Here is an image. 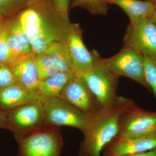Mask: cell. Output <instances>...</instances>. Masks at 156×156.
I'll return each mask as SVG.
<instances>
[{
  "label": "cell",
  "instance_id": "6da1fadb",
  "mask_svg": "<svg viewBox=\"0 0 156 156\" xmlns=\"http://www.w3.org/2000/svg\"><path fill=\"white\" fill-rule=\"evenodd\" d=\"M107 110L95 117L86 131L78 156H101L104 148L119 134L121 113L132 101Z\"/></svg>",
  "mask_w": 156,
  "mask_h": 156
},
{
  "label": "cell",
  "instance_id": "7a4b0ae2",
  "mask_svg": "<svg viewBox=\"0 0 156 156\" xmlns=\"http://www.w3.org/2000/svg\"><path fill=\"white\" fill-rule=\"evenodd\" d=\"M94 66L82 76L104 108L109 109L127 103L130 99L117 95L119 77L110 69L97 50L91 51Z\"/></svg>",
  "mask_w": 156,
  "mask_h": 156
},
{
  "label": "cell",
  "instance_id": "3957f363",
  "mask_svg": "<svg viewBox=\"0 0 156 156\" xmlns=\"http://www.w3.org/2000/svg\"><path fill=\"white\" fill-rule=\"evenodd\" d=\"M18 142L19 156H60L64 144L60 127L46 126L29 132Z\"/></svg>",
  "mask_w": 156,
  "mask_h": 156
},
{
  "label": "cell",
  "instance_id": "277c9868",
  "mask_svg": "<svg viewBox=\"0 0 156 156\" xmlns=\"http://www.w3.org/2000/svg\"><path fill=\"white\" fill-rule=\"evenodd\" d=\"M43 102L46 126H69L80 130H87L95 116L85 112L59 98Z\"/></svg>",
  "mask_w": 156,
  "mask_h": 156
},
{
  "label": "cell",
  "instance_id": "5b68a950",
  "mask_svg": "<svg viewBox=\"0 0 156 156\" xmlns=\"http://www.w3.org/2000/svg\"><path fill=\"white\" fill-rule=\"evenodd\" d=\"M118 134L125 137L156 135V112L140 108L132 101L120 115Z\"/></svg>",
  "mask_w": 156,
  "mask_h": 156
},
{
  "label": "cell",
  "instance_id": "8992f818",
  "mask_svg": "<svg viewBox=\"0 0 156 156\" xmlns=\"http://www.w3.org/2000/svg\"><path fill=\"white\" fill-rule=\"evenodd\" d=\"M104 61L119 77H126L150 90L145 78L144 56L129 46L124 47L116 54Z\"/></svg>",
  "mask_w": 156,
  "mask_h": 156
},
{
  "label": "cell",
  "instance_id": "52a82bcc",
  "mask_svg": "<svg viewBox=\"0 0 156 156\" xmlns=\"http://www.w3.org/2000/svg\"><path fill=\"white\" fill-rule=\"evenodd\" d=\"M59 98L93 116L107 110L89 89L82 76L76 74L62 89Z\"/></svg>",
  "mask_w": 156,
  "mask_h": 156
},
{
  "label": "cell",
  "instance_id": "ba28073f",
  "mask_svg": "<svg viewBox=\"0 0 156 156\" xmlns=\"http://www.w3.org/2000/svg\"><path fill=\"white\" fill-rule=\"evenodd\" d=\"M8 115V128L15 132L18 142L29 132L45 126L44 105L39 100L12 110Z\"/></svg>",
  "mask_w": 156,
  "mask_h": 156
},
{
  "label": "cell",
  "instance_id": "9c48e42d",
  "mask_svg": "<svg viewBox=\"0 0 156 156\" xmlns=\"http://www.w3.org/2000/svg\"><path fill=\"white\" fill-rule=\"evenodd\" d=\"M123 42L144 56L156 59V28L150 18L130 22Z\"/></svg>",
  "mask_w": 156,
  "mask_h": 156
},
{
  "label": "cell",
  "instance_id": "30bf717a",
  "mask_svg": "<svg viewBox=\"0 0 156 156\" xmlns=\"http://www.w3.org/2000/svg\"><path fill=\"white\" fill-rule=\"evenodd\" d=\"M82 34L79 24L70 23L66 43L71 57L73 69L79 75L88 72L94 66L92 53L85 46Z\"/></svg>",
  "mask_w": 156,
  "mask_h": 156
},
{
  "label": "cell",
  "instance_id": "8fae6325",
  "mask_svg": "<svg viewBox=\"0 0 156 156\" xmlns=\"http://www.w3.org/2000/svg\"><path fill=\"white\" fill-rule=\"evenodd\" d=\"M156 148V134L140 137H125L117 134L108 144L101 156H126Z\"/></svg>",
  "mask_w": 156,
  "mask_h": 156
},
{
  "label": "cell",
  "instance_id": "7c38bea8",
  "mask_svg": "<svg viewBox=\"0 0 156 156\" xmlns=\"http://www.w3.org/2000/svg\"><path fill=\"white\" fill-rule=\"evenodd\" d=\"M36 54L32 52L9 66L16 83L25 89L35 92H36L40 81L36 64Z\"/></svg>",
  "mask_w": 156,
  "mask_h": 156
},
{
  "label": "cell",
  "instance_id": "4fadbf2b",
  "mask_svg": "<svg viewBox=\"0 0 156 156\" xmlns=\"http://www.w3.org/2000/svg\"><path fill=\"white\" fill-rule=\"evenodd\" d=\"M38 100L36 92L27 90L17 83L0 90V107L5 109L11 111Z\"/></svg>",
  "mask_w": 156,
  "mask_h": 156
},
{
  "label": "cell",
  "instance_id": "5bb4252c",
  "mask_svg": "<svg viewBox=\"0 0 156 156\" xmlns=\"http://www.w3.org/2000/svg\"><path fill=\"white\" fill-rule=\"evenodd\" d=\"M76 74L73 70L58 72L48 79L40 81L36 91L38 100L44 102L51 98H59L65 85Z\"/></svg>",
  "mask_w": 156,
  "mask_h": 156
},
{
  "label": "cell",
  "instance_id": "9a60e30c",
  "mask_svg": "<svg viewBox=\"0 0 156 156\" xmlns=\"http://www.w3.org/2000/svg\"><path fill=\"white\" fill-rule=\"evenodd\" d=\"M108 4L117 5L126 12L130 20L134 22L150 18L155 11L152 1L142 0H108Z\"/></svg>",
  "mask_w": 156,
  "mask_h": 156
},
{
  "label": "cell",
  "instance_id": "2e32d148",
  "mask_svg": "<svg viewBox=\"0 0 156 156\" xmlns=\"http://www.w3.org/2000/svg\"><path fill=\"white\" fill-rule=\"evenodd\" d=\"M44 53L51 58L58 71L73 70L71 57L66 42H54L48 47Z\"/></svg>",
  "mask_w": 156,
  "mask_h": 156
},
{
  "label": "cell",
  "instance_id": "e0dca14e",
  "mask_svg": "<svg viewBox=\"0 0 156 156\" xmlns=\"http://www.w3.org/2000/svg\"><path fill=\"white\" fill-rule=\"evenodd\" d=\"M7 28L13 36L22 45L26 53L29 54L33 52L31 45L26 33L23 28L18 17L10 20L5 22Z\"/></svg>",
  "mask_w": 156,
  "mask_h": 156
},
{
  "label": "cell",
  "instance_id": "ac0fdd59",
  "mask_svg": "<svg viewBox=\"0 0 156 156\" xmlns=\"http://www.w3.org/2000/svg\"><path fill=\"white\" fill-rule=\"evenodd\" d=\"M36 64L40 81L48 79L59 72L51 58L45 53L37 54Z\"/></svg>",
  "mask_w": 156,
  "mask_h": 156
},
{
  "label": "cell",
  "instance_id": "d6986e66",
  "mask_svg": "<svg viewBox=\"0 0 156 156\" xmlns=\"http://www.w3.org/2000/svg\"><path fill=\"white\" fill-rule=\"evenodd\" d=\"M108 3L107 0H73L72 7H81L91 14L106 15L108 11Z\"/></svg>",
  "mask_w": 156,
  "mask_h": 156
},
{
  "label": "cell",
  "instance_id": "ffe728a7",
  "mask_svg": "<svg viewBox=\"0 0 156 156\" xmlns=\"http://www.w3.org/2000/svg\"><path fill=\"white\" fill-rule=\"evenodd\" d=\"M144 69L146 81L156 101V59L144 56Z\"/></svg>",
  "mask_w": 156,
  "mask_h": 156
},
{
  "label": "cell",
  "instance_id": "44dd1931",
  "mask_svg": "<svg viewBox=\"0 0 156 156\" xmlns=\"http://www.w3.org/2000/svg\"><path fill=\"white\" fill-rule=\"evenodd\" d=\"M27 6L25 0H0V14L4 18L10 17Z\"/></svg>",
  "mask_w": 156,
  "mask_h": 156
},
{
  "label": "cell",
  "instance_id": "7402d4cb",
  "mask_svg": "<svg viewBox=\"0 0 156 156\" xmlns=\"http://www.w3.org/2000/svg\"><path fill=\"white\" fill-rule=\"evenodd\" d=\"M7 29V42L10 57V63L9 66H10L19 58L28 54L26 53L22 45Z\"/></svg>",
  "mask_w": 156,
  "mask_h": 156
},
{
  "label": "cell",
  "instance_id": "603a6c76",
  "mask_svg": "<svg viewBox=\"0 0 156 156\" xmlns=\"http://www.w3.org/2000/svg\"><path fill=\"white\" fill-rule=\"evenodd\" d=\"M7 34L5 22L3 21L0 24V63L9 66L10 57L7 42Z\"/></svg>",
  "mask_w": 156,
  "mask_h": 156
},
{
  "label": "cell",
  "instance_id": "cb8c5ba5",
  "mask_svg": "<svg viewBox=\"0 0 156 156\" xmlns=\"http://www.w3.org/2000/svg\"><path fill=\"white\" fill-rule=\"evenodd\" d=\"M15 83V77L10 66L0 63V90Z\"/></svg>",
  "mask_w": 156,
  "mask_h": 156
},
{
  "label": "cell",
  "instance_id": "d4e9b609",
  "mask_svg": "<svg viewBox=\"0 0 156 156\" xmlns=\"http://www.w3.org/2000/svg\"><path fill=\"white\" fill-rule=\"evenodd\" d=\"M56 11L63 18L69 20L68 9L70 0H49Z\"/></svg>",
  "mask_w": 156,
  "mask_h": 156
},
{
  "label": "cell",
  "instance_id": "484cf974",
  "mask_svg": "<svg viewBox=\"0 0 156 156\" xmlns=\"http://www.w3.org/2000/svg\"><path fill=\"white\" fill-rule=\"evenodd\" d=\"M0 127L8 128L7 123V113L0 111Z\"/></svg>",
  "mask_w": 156,
  "mask_h": 156
},
{
  "label": "cell",
  "instance_id": "4316f807",
  "mask_svg": "<svg viewBox=\"0 0 156 156\" xmlns=\"http://www.w3.org/2000/svg\"><path fill=\"white\" fill-rule=\"evenodd\" d=\"M126 156H156V148L151 150Z\"/></svg>",
  "mask_w": 156,
  "mask_h": 156
},
{
  "label": "cell",
  "instance_id": "83f0119b",
  "mask_svg": "<svg viewBox=\"0 0 156 156\" xmlns=\"http://www.w3.org/2000/svg\"><path fill=\"white\" fill-rule=\"evenodd\" d=\"M150 19L153 22L156 28V10L154 12Z\"/></svg>",
  "mask_w": 156,
  "mask_h": 156
},
{
  "label": "cell",
  "instance_id": "f1b7e54d",
  "mask_svg": "<svg viewBox=\"0 0 156 156\" xmlns=\"http://www.w3.org/2000/svg\"><path fill=\"white\" fill-rule=\"evenodd\" d=\"M26 2L27 3V6L31 5L34 3L41 1V0H25Z\"/></svg>",
  "mask_w": 156,
  "mask_h": 156
},
{
  "label": "cell",
  "instance_id": "f546056e",
  "mask_svg": "<svg viewBox=\"0 0 156 156\" xmlns=\"http://www.w3.org/2000/svg\"><path fill=\"white\" fill-rule=\"evenodd\" d=\"M3 19H4V18H3L2 16V15L0 14V24H1V23H2L4 21V20H3Z\"/></svg>",
  "mask_w": 156,
  "mask_h": 156
},
{
  "label": "cell",
  "instance_id": "4dcf8cb0",
  "mask_svg": "<svg viewBox=\"0 0 156 156\" xmlns=\"http://www.w3.org/2000/svg\"><path fill=\"white\" fill-rule=\"evenodd\" d=\"M152 2L153 3L155 9V10H156V0H152Z\"/></svg>",
  "mask_w": 156,
  "mask_h": 156
},
{
  "label": "cell",
  "instance_id": "1f68e13d",
  "mask_svg": "<svg viewBox=\"0 0 156 156\" xmlns=\"http://www.w3.org/2000/svg\"><path fill=\"white\" fill-rule=\"evenodd\" d=\"M143 1H152V0H143Z\"/></svg>",
  "mask_w": 156,
  "mask_h": 156
},
{
  "label": "cell",
  "instance_id": "d6a6232c",
  "mask_svg": "<svg viewBox=\"0 0 156 156\" xmlns=\"http://www.w3.org/2000/svg\"><path fill=\"white\" fill-rule=\"evenodd\" d=\"M107 2H108V0H107Z\"/></svg>",
  "mask_w": 156,
  "mask_h": 156
}]
</instances>
